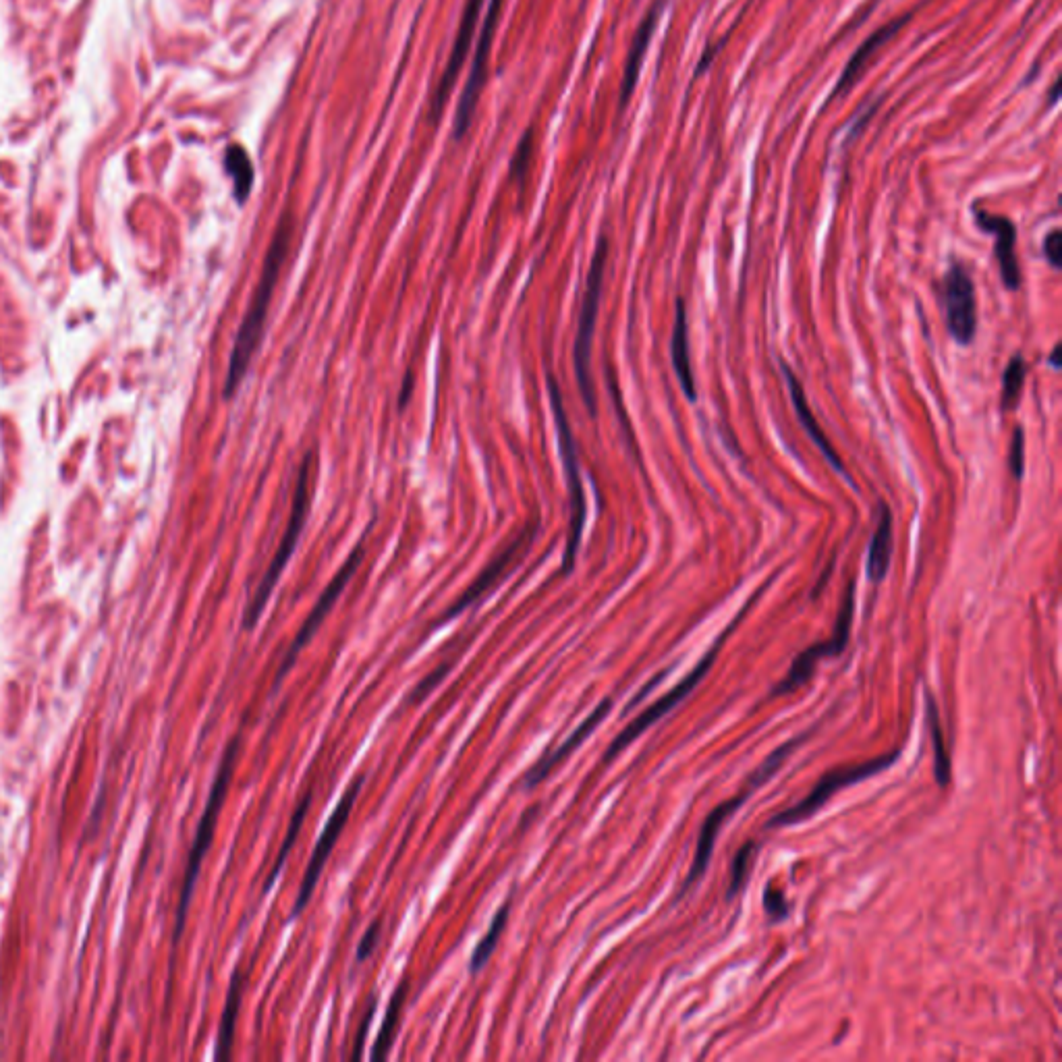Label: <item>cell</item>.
I'll use <instances>...</instances> for the list:
<instances>
[{
  "mask_svg": "<svg viewBox=\"0 0 1062 1062\" xmlns=\"http://www.w3.org/2000/svg\"><path fill=\"white\" fill-rule=\"evenodd\" d=\"M291 241H293V218H291V214H285L281 218V222H278L276 233H274L272 243L268 247V254H266V260H264V268H262V274H260L256 293L249 301V307H247L245 318L241 322V328L237 332V339H235V345H233V351H231L227 380H225V397L227 399H231L237 393L239 384L243 382V378H245V374L249 370V363H251V359H254L256 351L260 347L264 326H266V316H268V310H270V301H272V295H274V289H276V283H278V276H281L283 266L287 262Z\"/></svg>",
  "mask_w": 1062,
  "mask_h": 1062,
  "instance_id": "1",
  "label": "cell"
},
{
  "mask_svg": "<svg viewBox=\"0 0 1062 1062\" xmlns=\"http://www.w3.org/2000/svg\"><path fill=\"white\" fill-rule=\"evenodd\" d=\"M314 482H316V455L314 453H307L303 457V463H301V469H299V478H297V486H295V494H293V507H291V517H289V523H287V529L285 534L281 538V544H278V550L272 558V563L264 575V579L260 581L258 590H256V596L251 598L247 610H245V617H243V629L245 631H251L260 617L264 608L268 606V600L276 588L278 579H281V575L285 573V567L289 565L291 556L299 544V538L303 534V527L307 523V517H310V511H312V498H314Z\"/></svg>",
  "mask_w": 1062,
  "mask_h": 1062,
  "instance_id": "2",
  "label": "cell"
},
{
  "mask_svg": "<svg viewBox=\"0 0 1062 1062\" xmlns=\"http://www.w3.org/2000/svg\"><path fill=\"white\" fill-rule=\"evenodd\" d=\"M606 260H608V239L600 237L592 264H590L588 283H585V295L581 303L577 337H575V347H573V366H575L579 395L585 403V409L590 411L592 417H596V390H594V380H592V343H594L596 322H598V312H600Z\"/></svg>",
  "mask_w": 1062,
  "mask_h": 1062,
  "instance_id": "3",
  "label": "cell"
},
{
  "mask_svg": "<svg viewBox=\"0 0 1062 1062\" xmlns=\"http://www.w3.org/2000/svg\"><path fill=\"white\" fill-rule=\"evenodd\" d=\"M809 735H812V731H807V733H803L801 737H795V739H791L789 743L780 745V747L772 753V756H770V758H768V760H766L756 772H753V774L749 776L745 789H743L737 797H731L729 801H724V803H720L718 807L712 809L710 816L706 818V822H704V826H702L700 838H697L695 857H693V863H691L689 876H687V880H685V884H683V888H681V892H679V899L683 897V894H685V892H687L697 880H700V878L706 874L708 863H710L712 853H714V843H716V838H718V834H720L724 822L729 820L745 801H749V797L753 795V791L760 789L762 785H766L768 778H772L774 772L782 768V764H785V760L791 756V753H793V751H795V749H797V747H799Z\"/></svg>",
  "mask_w": 1062,
  "mask_h": 1062,
  "instance_id": "4",
  "label": "cell"
},
{
  "mask_svg": "<svg viewBox=\"0 0 1062 1062\" xmlns=\"http://www.w3.org/2000/svg\"><path fill=\"white\" fill-rule=\"evenodd\" d=\"M548 397H550L554 424H556L558 453H561V461L565 467V480H567V488L571 496V525H569V538H567V548L563 556V573L567 575L575 567V558H577V550L581 544L585 519H588V507H585V492L581 484V467H579V457H577L575 436H573L569 417L565 411L561 386H558L552 374H548Z\"/></svg>",
  "mask_w": 1062,
  "mask_h": 1062,
  "instance_id": "5",
  "label": "cell"
},
{
  "mask_svg": "<svg viewBox=\"0 0 1062 1062\" xmlns=\"http://www.w3.org/2000/svg\"><path fill=\"white\" fill-rule=\"evenodd\" d=\"M239 741L241 737L237 735L229 749L225 751V758H222V764L218 768V774H216V780L212 785V791H210V797H208V805L204 809V816L200 820V826H198V832H195V841L191 845V853H189V859H187V870H185V878H183V890H181V899H179V907H177V921H175V944L179 942L183 930H185V919H187V909H189V903H191V897H193V888H195V880H198L200 876V868H202V861H204V855L208 853L210 845H212V838H214V830H216V820H218V814H220V807L222 803H225V795H227V789H229V782H231V776H233V770H235V762H237V753H239Z\"/></svg>",
  "mask_w": 1062,
  "mask_h": 1062,
  "instance_id": "6",
  "label": "cell"
},
{
  "mask_svg": "<svg viewBox=\"0 0 1062 1062\" xmlns=\"http://www.w3.org/2000/svg\"><path fill=\"white\" fill-rule=\"evenodd\" d=\"M899 756H901V751L894 749V751L886 753V756H880V758H874V760H868V762H861V764H853V766H841V768H834V770L826 772L818 780V785L812 791H809V795L805 799H801L799 803H795L789 809H782V812L774 814L768 820L766 828L793 826V824H799V822H803L807 818L816 816L818 809H822L832 799V795H836L841 789L857 785V782H861L865 778H872V776L880 774L882 770L890 768L894 762H897Z\"/></svg>",
  "mask_w": 1062,
  "mask_h": 1062,
  "instance_id": "7",
  "label": "cell"
},
{
  "mask_svg": "<svg viewBox=\"0 0 1062 1062\" xmlns=\"http://www.w3.org/2000/svg\"><path fill=\"white\" fill-rule=\"evenodd\" d=\"M756 598H758V596H756ZM756 598H753V600H751V602H749V604L737 614V619L733 621V625H731V627H726V631L718 637V641L712 646V650L702 658V662L697 664V666L691 670V673H689V675H687V677H685L675 689H670V691L662 697V700H658V702H656L654 706H650L644 714H639L629 726H625V731L610 743V747H608V751H606V756H604V762H610L614 756H619V753H621L631 741H635L641 733H646L654 722H658L660 718H664L668 712H673V710L685 700V697H687L697 685L702 683V679L708 675V670L712 668V664H714V660H716V656H718V652H720V646L724 644L726 635H729V633L737 627V623L743 619V614L747 612V608H749L753 602H756Z\"/></svg>",
  "mask_w": 1062,
  "mask_h": 1062,
  "instance_id": "8",
  "label": "cell"
},
{
  "mask_svg": "<svg viewBox=\"0 0 1062 1062\" xmlns=\"http://www.w3.org/2000/svg\"><path fill=\"white\" fill-rule=\"evenodd\" d=\"M853 614H855V583L851 581L847 592H845V600H843L841 612H838V619H836V627H834L832 637L826 639V641H820V644L809 646L805 652H801L793 660L787 677L782 679L772 689V697H780V695H787V693L797 691L799 687H803L809 679H812L814 670H816V666H818V662L822 658L838 656V654L845 652V648L849 644V637H851Z\"/></svg>",
  "mask_w": 1062,
  "mask_h": 1062,
  "instance_id": "9",
  "label": "cell"
},
{
  "mask_svg": "<svg viewBox=\"0 0 1062 1062\" xmlns=\"http://www.w3.org/2000/svg\"><path fill=\"white\" fill-rule=\"evenodd\" d=\"M942 307L948 334L959 345H969L977 332V299L965 266L953 262L942 278Z\"/></svg>",
  "mask_w": 1062,
  "mask_h": 1062,
  "instance_id": "10",
  "label": "cell"
},
{
  "mask_svg": "<svg viewBox=\"0 0 1062 1062\" xmlns=\"http://www.w3.org/2000/svg\"><path fill=\"white\" fill-rule=\"evenodd\" d=\"M363 780H366V776L361 774V776H357L351 782V787L341 797V803L334 807L332 816L328 818V822L324 826V832H322V836L318 838V843L314 847L312 859H310V863H307V870H305V876H303V882H301V888H299V894H297V901H295L291 919H297L301 915V911L307 907V903H310L314 888H316V884L320 880V874L324 870V865H326L334 845H337L339 836H341V832H343V828H345V824L349 820L353 803H355V799H357V795H359V791L363 787Z\"/></svg>",
  "mask_w": 1062,
  "mask_h": 1062,
  "instance_id": "11",
  "label": "cell"
},
{
  "mask_svg": "<svg viewBox=\"0 0 1062 1062\" xmlns=\"http://www.w3.org/2000/svg\"><path fill=\"white\" fill-rule=\"evenodd\" d=\"M363 554H366V546H363V542H359V544L351 550V554L347 556V561L343 563V567L339 569V573L334 575L332 581L328 583V588L324 590V594L320 596V600H318L316 606L312 608L310 617L305 619L303 627L299 629V633H297L295 641L291 644V648H289V652H287V656H285L281 668H278V675H276V679H274V681H276V683H274V689L281 687L285 675L289 673L291 666L295 664L299 652L307 646V641H310V639L316 635V631L320 629V625H322L324 619H326V614L332 610V606L337 604V600L341 598L343 590L347 588V583H349L351 577L357 573V569H359V565H361V561H363Z\"/></svg>",
  "mask_w": 1062,
  "mask_h": 1062,
  "instance_id": "12",
  "label": "cell"
},
{
  "mask_svg": "<svg viewBox=\"0 0 1062 1062\" xmlns=\"http://www.w3.org/2000/svg\"><path fill=\"white\" fill-rule=\"evenodd\" d=\"M500 9H502V0H490V9H488V15H486L484 25H482L478 48H475V52H473V67H471V73L467 77V83H465L459 106H457V117H455V137L457 139H461L467 133V129H469V125L473 121L475 106H478L480 92H482L486 77H488V59H490V48H492L494 32H496V25H498Z\"/></svg>",
  "mask_w": 1062,
  "mask_h": 1062,
  "instance_id": "13",
  "label": "cell"
},
{
  "mask_svg": "<svg viewBox=\"0 0 1062 1062\" xmlns=\"http://www.w3.org/2000/svg\"><path fill=\"white\" fill-rule=\"evenodd\" d=\"M538 529H540V523L536 521L534 525H529L527 529H523L521 534L505 550H502L498 556H494L492 563L478 575V579H475L469 585V588L465 590V594L449 610H446V614L440 619V623L451 621L453 617H457V614H461L465 608L473 606L480 598H484L494 588V585L507 575V571L519 561V558L523 556V552L529 548V544L536 540Z\"/></svg>",
  "mask_w": 1062,
  "mask_h": 1062,
  "instance_id": "14",
  "label": "cell"
},
{
  "mask_svg": "<svg viewBox=\"0 0 1062 1062\" xmlns=\"http://www.w3.org/2000/svg\"><path fill=\"white\" fill-rule=\"evenodd\" d=\"M482 5H484V0H467V5L463 9V17H461V23H459V30H457V38H455V44H453V50H451L449 63H446L444 73H442L438 86H436V92L432 96V108H430V119L432 121L440 119L446 102H449V96H451V92L455 88L457 77L461 73V67H463V63L467 59V52L471 48L473 32H475V25H478Z\"/></svg>",
  "mask_w": 1062,
  "mask_h": 1062,
  "instance_id": "15",
  "label": "cell"
},
{
  "mask_svg": "<svg viewBox=\"0 0 1062 1062\" xmlns=\"http://www.w3.org/2000/svg\"><path fill=\"white\" fill-rule=\"evenodd\" d=\"M973 216H975L977 227H980L984 233H990V235L996 237L994 254H996V260H998L1002 283L1006 285V289L1017 291L1019 285H1021V270H1019L1017 249H1015L1017 247V227H1015V222L1009 220L1006 216L990 214V212H986L982 208H973Z\"/></svg>",
  "mask_w": 1062,
  "mask_h": 1062,
  "instance_id": "16",
  "label": "cell"
},
{
  "mask_svg": "<svg viewBox=\"0 0 1062 1062\" xmlns=\"http://www.w3.org/2000/svg\"><path fill=\"white\" fill-rule=\"evenodd\" d=\"M909 19H911V13L903 15V17H899V19H892V21H888L886 25H882L880 30H876L874 34H870L868 38L863 40V44L853 52V57H851L849 63L845 65L841 77H838L836 88H834V92H832V96H830L832 100L838 98L841 94H847V92L855 86L857 79H859V75H861V71H863V67L870 63V59L874 57L876 50H880L888 40H892L894 36H897V34L903 30V27L909 23Z\"/></svg>",
  "mask_w": 1062,
  "mask_h": 1062,
  "instance_id": "17",
  "label": "cell"
},
{
  "mask_svg": "<svg viewBox=\"0 0 1062 1062\" xmlns=\"http://www.w3.org/2000/svg\"><path fill=\"white\" fill-rule=\"evenodd\" d=\"M610 708H612V700L608 697V700L600 702V706H598L588 718H585V720L577 726V729L573 731V735H571L561 747H558V749L552 751V753H546V756H544L542 760H538V764H536L534 768H531V770L527 772V776H525V789H534V787H538L540 782H542V780H544V778H546V776H548L558 764H561V762L569 756L571 751H575L585 739H588V737L594 733L596 726L608 716Z\"/></svg>",
  "mask_w": 1062,
  "mask_h": 1062,
  "instance_id": "18",
  "label": "cell"
},
{
  "mask_svg": "<svg viewBox=\"0 0 1062 1062\" xmlns=\"http://www.w3.org/2000/svg\"><path fill=\"white\" fill-rule=\"evenodd\" d=\"M664 7H666V0H656V3L652 5V9L648 11V15L644 17V21H641V25L637 27L635 36H633V42H631V48H629V54H627V63H625L623 86H621V106H625L631 100V94L635 92L639 71H641V65H644L646 50H648V46L652 42V36L656 32V25L660 21V15H662Z\"/></svg>",
  "mask_w": 1062,
  "mask_h": 1062,
  "instance_id": "19",
  "label": "cell"
},
{
  "mask_svg": "<svg viewBox=\"0 0 1062 1062\" xmlns=\"http://www.w3.org/2000/svg\"><path fill=\"white\" fill-rule=\"evenodd\" d=\"M782 372H785V378H787V384H789V395H791V401H793L795 413H797V417H799V422H801L803 430L807 432L809 438H812V440L816 442V446L820 449V453L824 455V459H826V461H828L838 473H841V475H847V469H845L843 459L838 457V453L834 451V446L830 444V440H828L826 434L822 432L820 424L816 422V417H814L812 409H809V405H807V399H805V393H803V386H801L797 374H795L791 368H787V366H782Z\"/></svg>",
  "mask_w": 1062,
  "mask_h": 1062,
  "instance_id": "20",
  "label": "cell"
},
{
  "mask_svg": "<svg viewBox=\"0 0 1062 1062\" xmlns=\"http://www.w3.org/2000/svg\"><path fill=\"white\" fill-rule=\"evenodd\" d=\"M670 355H673V366H675V372H677V378H679V382H681V390L685 393V397H687L691 403L697 401L695 378H693L691 359H689L687 307H685V301H683L681 297L677 299L675 328H673V343H670Z\"/></svg>",
  "mask_w": 1062,
  "mask_h": 1062,
  "instance_id": "21",
  "label": "cell"
},
{
  "mask_svg": "<svg viewBox=\"0 0 1062 1062\" xmlns=\"http://www.w3.org/2000/svg\"><path fill=\"white\" fill-rule=\"evenodd\" d=\"M892 558V513L886 505L880 507V519L878 527L872 536L870 548H868V563H865V573H868L870 581L880 583L884 581Z\"/></svg>",
  "mask_w": 1062,
  "mask_h": 1062,
  "instance_id": "22",
  "label": "cell"
},
{
  "mask_svg": "<svg viewBox=\"0 0 1062 1062\" xmlns=\"http://www.w3.org/2000/svg\"><path fill=\"white\" fill-rule=\"evenodd\" d=\"M926 720H928V729H930V737L934 745V776H936L938 785L946 789L950 785V778H953V764H950V753L946 749V739H944V731L940 724L938 706L930 689H926Z\"/></svg>",
  "mask_w": 1062,
  "mask_h": 1062,
  "instance_id": "23",
  "label": "cell"
},
{
  "mask_svg": "<svg viewBox=\"0 0 1062 1062\" xmlns=\"http://www.w3.org/2000/svg\"><path fill=\"white\" fill-rule=\"evenodd\" d=\"M241 988H243V975L237 969L233 973L227 1004H225V1013H222L220 1031H218V1040H216V1058L218 1060H229L231 1058V1048H233V1038H235V1025H237V1015H239V1006H241Z\"/></svg>",
  "mask_w": 1062,
  "mask_h": 1062,
  "instance_id": "24",
  "label": "cell"
},
{
  "mask_svg": "<svg viewBox=\"0 0 1062 1062\" xmlns=\"http://www.w3.org/2000/svg\"><path fill=\"white\" fill-rule=\"evenodd\" d=\"M407 992H409V980L407 977H403L401 986L397 988L393 1000H390V1006L386 1011V1017L382 1021V1027L378 1031V1038L374 1042V1050H372V1058L374 1060H384L390 1052V1048H393V1042H395V1036H397V1027H399V1019H401V1011H403V1004L407 1000Z\"/></svg>",
  "mask_w": 1062,
  "mask_h": 1062,
  "instance_id": "25",
  "label": "cell"
},
{
  "mask_svg": "<svg viewBox=\"0 0 1062 1062\" xmlns=\"http://www.w3.org/2000/svg\"><path fill=\"white\" fill-rule=\"evenodd\" d=\"M225 171L233 179L237 202L245 204L251 189H254L256 171H254V164H251L247 152L241 146H229V150L225 154Z\"/></svg>",
  "mask_w": 1062,
  "mask_h": 1062,
  "instance_id": "26",
  "label": "cell"
},
{
  "mask_svg": "<svg viewBox=\"0 0 1062 1062\" xmlns=\"http://www.w3.org/2000/svg\"><path fill=\"white\" fill-rule=\"evenodd\" d=\"M511 905H513V899H509L505 905H502V907L498 909V913L494 915L488 934L480 940L478 948H475V953H473V957H471V973H478L480 969H484V965L488 963L490 955L494 953V948H496V944H498L502 932H505V928H507L509 913H511Z\"/></svg>",
  "mask_w": 1062,
  "mask_h": 1062,
  "instance_id": "27",
  "label": "cell"
},
{
  "mask_svg": "<svg viewBox=\"0 0 1062 1062\" xmlns=\"http://www.w3.org/2000/svg\"><path fill=\"white\" fill-rule=\"evenodd\" d=\"M310 805H312V791H307V795L301 799V803H299V807H297V812L293 814V820H291L289 832H287V836H285L281 851H278V857H276V861H274V868H272V872H270V876H268V880H266L264 892H268V890L272 888L274 880L278 878V874H281V870L285 868V861H287V857H289V853H291V849H293V845H295V841H297L299 830H301V826H303V820H305V816H307V809H310Z\"/></svg>",
  "mask_w": 1062,
  "mask_h": 1062,
  "instance_id": "28",
  "label": "cell"
},
{
  "mask_svg": "<svg viewBox=\"0 0 1062 1062\" xmlns=\"http://www.w3.org/2000/svg\"><path fill=\"white\" fill-rule=\"evenodd\" d=\"M1025 376H1027V363L1021 355H1015L1009 361V366H1006L1004 376H1002V409L1004 411H1009L1017 405Z\"/></svg>",
  "mask_w": 1062,
  "mask_h": 1062,
  "instance_id": "29",
  "label": "cell"
},
{
  "mask_svg": "<svg viewBox=\"0 0 1062 1062\" xmlns=\"http://www.w3.org/2000/svg\"><path fill=\"white\" fill-rule=\"evenodd\" d=\"M753 853H756V843L749 841L745 843L739 853L735 855L733 859V865H731V884H729V890H726V899H735L739 890L745 886V880H747V872H749V865H751V859H753Z\"/></svg>",
  "mask_w": 1062,
  "mask_h": 1062,
  "instance_id": "30",
  "label": "cell"
},
{
  "mask_svg": "<svg viewBox=\"0 0 1062 1062\" xmlns=\"http://www.w3.org/2000/svg\"><path fill=\"white\" fill-rule=\"evenodd\" d=\"M531 152H534V133L527 131L523 135V139L517 146V152L511 160V179L513 181H523L527 169H529V160H531Z\"/></svg>",
  "mask_w": 1062,
  "mask_h": 1062,
  "instance_id": "31",
  "label": "cell"
},
{
  "mask_svg": "<svg viewBox=\"0 0 1062 1062\" xmlns=\"http://www.w3.org/2000/svg\"><path fill=\"white\" fill-rule=\"evenodd\" d=\"M1009 471L1015 480L1023 478L1025 471V434L1023 428L1017 426L1011 438V451H1009Z\"/></svg>",
  "mask_w": 1062,
  "mask_h": 1062,
  "instance_id": "32",
  "label": "cell"
},
{
  "mask_svg": "<svg viewBox=\"0 0 1062 1062\" xmlns=\"http://www.w3.org/2000/svg\"><path fill=\"white\" fill-rule=\"evenodd\" d=\"M764 909L772 919H785L789 915V903L782 897V892L774 890L772 884L764 890Z\"/></svg>",
  "mask_w": 1062,
  "mask_h": 1062,
  "instance_id": "33",
  "label": "cell"
},
{
  "mask_svg": "<svg viewBox=\"0 0 1062 1062\" xmlns=\"http://www.w3.org/2000/svg\"><path fill=\"white\" fill-rule=\"evenodd\" d=\"M1044 254H1046V260L1050 262L1052 268L1060 270L1062 266V235L1058 229L1050 231L1044 239Z\"/></svg>",
  "mask_w": 1062,
  "mask_h": 1062,
  "instance_id": "34",
  "label": "cell"
},
{
  "mask_svg": "<svg viewBox=\"0 0 1062 1062\" xmlns=\"http://www.w3.org/2000/svg\"><path fill=\"white\" fill-rule=\"evenodd\" d=\"M449 670H451V664H442V666H438V668L434 670V673H432L426 681L419 683V687L411 693V702H419V700H422V697H424V695H426V693H428V691H430V689H432V687H434V685H436L446 673H449Z\"/></svg>",
  "mask_w": 1062,
  "mask_h": 1062,
  "instance_id": "35",
  "label": "cell"
},
{
  "mask_svg": "<svg viewBox=\"0 0 1062 1062\" xmlns=\"http://www.w3.org/2000/svg\"><path fill=\"white\" fill-rule=\"evenodd\" d=\"M378 936H380V921H376V924H372L370 930L366 932V936H363V940H361V944H359V950H357V961H359V963H363V961H366V959L372 955V950H374V946H376V942H378Z\"/></svg>",
  "mask_w": 1062,
  "mask_h": 1062,
  "instance_id": "36",
  "label": "cell"
},
{
  "mask_svg": "<svg viewBox=\"0 0 1062 1062\" xmlns=\"http://www.w3.org/2000/svg\"><path fill=\"white\" fill-rule=\"evenodd\" d=\"M376 1006V1002H374ZM374 1006H370V1011L366 1015V1019L361 1021L359 1025V1038L355 1040V1050H353V1058H359L361 1056V1048H363V1042H366V1036H368V1029H370V1021H372V1015H374Z\"/></svg>",
  "mask_w": 1062,
  "mask_h": 1062,
  "instance_id": "37",
  "label": "cell"
},
{
  "mask_svg": "<svg viewBox=\"0 0 1062 1062\" xmlns=\"http://www.w3.org/2000/svg\"><path fill=\"white\" fill-rule=\"evenodd\" d=\"M1060 349H1062V347L1056 345L1054 351H1052V355H1050V363L1054 366V370H1060Z\"/></svg>",
  "mask_w": 1062,
  "mask_h": 1062,
  "instance_id": "38",
  "label": "cell"
},
{
  "mask_svg": "<svg viewBox=\"0 0 1062 1062\" xmlns=\"http://www.w3.org/2000/svg\"><path fill=\"white\" fill-rule=\"evenodd\" d=\"M1058 90H1060V81L1056 79V81L1052 83V92H1050V98H1048L1050 104H1056V100H1058Z\"/></svg>",
  "mask_w": 1062,
  "mask_h": 1062,
  "instance_id": "39",
  "label": "cell"
}]
</instances>
